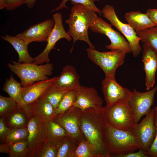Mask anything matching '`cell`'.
I'll list each match as a JSON object with an SVG mask.
<instances>
[{"mask_svg": "<svg viewBox=\"0 0 157 157\" xmlns=\"http://www.w3.org/2000/svg\"><path fill=\"white\" fill-rule=\"evenodd\" d=\"M102 110H81L80 124L85 139L94 149L97 157H110L103 140L106 124Z\"/></svg>", "mask_w": 157, "mask_h": 157, "instance_id": "1", "label": "cell"}, {"mask_svg": "<svg viewBox=\"0 0 157 157\" xmlns=\"http://www.w3.org/2000/svg\"><path fill=\"white\" fill-rule=\"evenodd\" d=\"M72 4L69 18L65 21L69 27L67 33L73 40L70 52H72L74 45L78 40L84 41L88 44L89 48L95 49L89 39L88 30L98 16L94 11L82 4Z\"/></svg>", "mask_w": 157, "mask_h": 157, "instance_id": "2", "label": "cell"}, {"mask_svg": "<svg viewBox=\"0 0 157 157\" xmlns=\"http://www.w3.org/2000/svg\"><path fill=\"white\" fill-rule=\"evenodd\" d=\"M103 140L110 157L122 155L135 152L140 149V141L132 131L116 129L106 124Z\"/></svg>", "mask_w": 157, "mask_h": 157, "instance_id": "3", "label": "cell"}, {"mask_svg": "<svg viewBox=\"0 0 157 157\" xmlns=\"http://www.w3.org/2000/svg\"><path fill=\"white\" fill-rule=\"evenodd\" d=\"M8 66L9 69L20 79L23 86L29 85L36 81L49 78L53 74V66L49 63L37 65L28 63H19L11 61Z\"/></svg>", "mask_w": 157, "mask_h": 157, "instance_id": "4", "label": "cell"}, {"mask_svg": "<svg viewBox=\"0 0 157 157\" xmlns=\"http://www.w3.org/2000/svg\"><path fill=\"white\" fill-rule=\"evenodd\" d=\"M106 124L125 131H132L137 124L133 111L128 103L104 107L102 110Z\"/></svg>", "mask_w": 157, "mask_h": 157, "instance_id": "5", "label": "cell"}, {"mask_svg": "<svg viewBox=\"0 0 157 157\" xmlns=\"http://www.w3.org/2000/svg\"><path fill=\"white\" fill-rule=\"evenodd\" d=\"M86 51L89 58L101 68L105 76H115L117 69L124 63L126 54L119 50L102 52L89 47Z\"/></svg>", "mask_w": 157, "mask_h": 157, "instance_id": "6", "label": "cell"}, {"mask_svg": "<svg viewBox=\"0 0 157 157\" xmlns=\"http://www.w3.org/2000/svg\"><path fill=\"white\" fill-rule=\"evenodd\" d=\"M101 11L103 16L125 37L130 45L133 56L137 57L142 51V49L139 44L140 38L137 34L135 30L128 24H124L119 20L113 6L106 5Z\"/></svg>", "mask_w": 157, "mask_h": 157, "instance_id": "7", "label": "cell"}, {"mask_svg": "<svg viewBox=\"0 0 157 157\" xmlns=\"http://www.w3.org/2000/svg\"><path fill=\"white\" fill-rule=\"evenodd\" d=\"M112 26L98 16L89 28L93 32L104 35L108 37L111 43L110 44L105 46L106 49L119 50L126 53H131V50L128 42L119 32L114 30Z\"/></svg>", "mask_w": 157, "mask_h": 157, "instance_id": "8", "label": "cell"}, {"mask_svg": "<svg viewBox=\"0 0 157 157\" xmlns=\"http://www.w3.org/2000/svg\"><path fill=\"white\" fill-rule=\"evenodd\" d=\"M52 19L54 21V25L47 39V44L43 51L34 58L35 60L33 63L35 64L41 65L44 63H49V53L52 49L55 48L56 42L62 38H65L68 41L72 39L64 29L61 14L56 13L52 15Z\"/></svg>", "mask_w": 157, "mask_h": 157, "instance_id": "9", "label": "cell"}, {"mask_svg": "<svg viewBox=\"0 0 157 157\" xmlns=\"http://www.w3.org/2000/svg\"><path fill=\"white\" fill-rule=\"evenodd\" d=\"M157 85L151 90L140 92L134 88L128 103L134 114L136 124L143 115L147 114L154 105Z\"/></svg>", "mask_w": 157, "mask_h": 157, "instance_id": "10", "label": "cell"}, {"mask_svg": "<svg viewBox=\"0 0 157 157\" xmlns=\"http://www.w3.org/2000/svg\"><path fill=\"white\" fill-rule=\"evenodd\" d=\"M101 86L106 105L128 103L131 92L119 85L115 76H105L102 81Z\"/></svg>", "mask_w": 157, "mask_h": 157, "instance_id": "11", "label": "cell"}, {"mask_svg": "<svg viewBox=\"0 0 157 157\" xmlns=\"http://www.w3.org/2000/svg\"><path fill=\"white\" fill-rule=\"evenodd\" d=\"M81 112V110L73 106L67 112L52 120L62 127L67 134L78 143L85 139L80 124Z\"/></svg>", "mask_w": 157, "mask_h": 157, "instance_id": "12", "label": "cell"}, {"mask_svg": "<svg viewBox=\"0 0 157 157\" xmlns=\"http://www.w3.org/2000/svg\"><path fill=\"white\" fill-rule=\"evenodd\" d=\"M155 112L154 107L140 123L136 124L132 130L140 141V149L144 152L151 147L156 135V128L154 121Z\"/></svg>", "mask_w": 157, "mask_h": 157, "instance_id": "13", "label": "cell"}, {"mask_svg": "<svg viewBox=\"0 0 157 157\" xmlns=\"http://www.w3.org/2000/svg\"><path fill=\"white\" fill-rule=\"evenodd\" d=\"M54 25L53 19H48L31 26L16 36L28 45L33 42H47Z\"/></svg>", "mask_w": 157, "mask_h": 157, "instance_id": "14", "label": "cell"}, {"mask_svg": "<svg viewBox=\"0 0 157 157\" xmlns=\"http://www.w3.org/2000/svg\"><path fill=\"white\" fill-rule=\"evenodd\" d=\"M103 101L93 87L81 85L77 89V97L74 106L82 111L102 110Z\"/></svg>", "mask_w": 157, "mask_h": 157, "instance_id": "15", "label": "cell"}, {"mask_svg": "<svg viewBox=\"0 0 157 157\" xmlns=\"http://www.w3.org/2000/svg\"><path fill=\"white\" fill-rule=\"evenodd\" d=\"M144 70L146 75L145 86L147 91L152 88L155 83V77L157 70V51L151 46L144 43L143 45Z\"/></svg>", "mask_w": 157, "mask_h": 157, "instance_id": "16", "label": "cell"}, {"mask_svg": "<svg viewBox=\"0 0 157 157\" xmlns=\"http://www.w3.org/2000/svg\"><path fill=\"white\" fill-rule=\"evenodd\" d=\"M27 127L29 155L38 144L47 138V131L46 123L34 114L29 119Z\"/></svg>", "mask_w": 157, "mask_h": 157, "instance_id": "17", "label": "cell"}, {"mask_svg": "<svg viewBox=\"0 0 157 157\" xmlns=\"http://www.w3.org/2000/svg\"><path fill=\"white\" fill-rule=\"evenodd\" d=\"M57 76L40 81L22 87V97L25 105L30 104L41 97L51 87Z\"/></svg>", "mask_w": 157, "mask_h": 157, "instance_id": "18", "label": "cell"}, {"mask_svg": "<svg viewBox=\"0 0 157 157\" xmlns=\"http://www.w3.org/2000/svg\"><path fill=\"white\" fill-rule=\"evenodd\" d=\"M79 79L76 69L68 65L63 68L60 74L57 76L51 87L68 90L77 89L80 86Z\"/></svg>", "mask_w": 157, "mask_h": 157, "instance_id": "19", "label": "cell"}, {"mask_svg": "<svg viewBox=\"0 0 157 157\" xmlns=\"http://www.w3.org/2000/svg\"><path fill=\"white\" fill-rule=\"evenodd\" d=\"M124 18L136 32L144 30L156 26L146 13L139 11H130L126 13Z\"/></svg>", "mask_w": 157, "mask_h": 157, "instance_id": "20", "label": "cell"}, {"mask_svg": "<svg viewBox=\"0 0 157 157\" xmlns=\"http://www.w3.org/2000/svg\"><path fill=\"white\" fill-rule=\"evenodd\" d=\"M10 74L9 78H7L4 83L3 90L6 92L21 107L30 113L32 111L29 105H25L22 97V87Z\"/></svg>", "mask_w": 157, "mask_h": 157, "instance_id": "21", "label": "cell"}, {"mask_svg": "<svg viewBox=\"0 0 157 157\" xmlns=\"http://www.w3.org/2000/svg\"><path fill=\"white\" fill-rule=\"evenodd\" d=\"M2 39L10 43L17 53L19 58L18 62L19 63H33L34 58L31 57L28 52V46L22 40L16 36H13L7 34L1 36Z\"/></svg>", "mask_w": 157, "mask_h": 157, "instance_id": "22", "label": "cell"}, {"mask_svg": "<svg viewBox=\"0 0 157 157\" xmlns=\"http://www.w3.org/2000/svg\"><path fill=\"white\" fill-rule=\"evenodd\" d=\"M30 105L33 114L45 123L52 120L55 109L49 102L40 97Z\"/></svg>", "mask_w": 157, "mask_h": 157, "instance_id": "23", "label": "cell"}, {"mask_svg": "<svg viewBox=\"0 0 157 157\" xmlns=\"http://www.w3.org/2000/svg\"><path fill=\"white\" fill-rule=\"evenodd\" d=\"M33 114L19 105L12 112L4 118L6 124L12 128L27 126L29 120Z\"/></svg>", "mask_w": 157, "mask_h": 157, "instance_id": "24", "label": "cell"}, {"mask_svg": "<svg viewBox=\"0 0 157 157\" xmlns=\"http://www.w3.org/2000/svg\"><path fill=\"white\" fill-rule=\"evenodd\" d=\"M57 152L56 142L47 138L38 145L28 157H56Z\"/></svg>", "mask_w": 157, "mask_h": 157, "instance_id": "25", "label": "cell"}, {"mask_svg": "<svg viewBox=\"0 0 157 157\" xmlns=\"http://www.w3.org/2000/svg\"><path fill=\"white\" fill-rule=\"evenodd\" d=\"M56 143L57 149L56 157H72L78 143L68 135L60 138Z\"/></svg>", "mask_w": 157, "mask_h": 157, "instance_id": "26", "label": "cell"}, {"mask_svg": "<svg viewBox=\"0 0 157 157\" xmlns=\"http://www.w3.org/2000/svg\"><path fill=\"white\" fill-rule=\"evenodd\" d=\"M77 92V89L69 90L67 92L55 109L52 120L67 112L74 106Z\"/></svg>", "mask_w": 157, "mask_h": 157, "instance_id": "27", "label": "cell"}, {"mask_svg": "<svg viewBox=\"0 0 157 157\" xmlns=\"http://www.w3.org/2000/svg\"><path fill=\"white\" fill-rule=\"evenodd\" d=\"M28 135L27 126L11 128L5 137V142L10 145L18 142L28 140Z\"/></svg>", "mask_w": 157, "mask_h": 157, "instance_id": "28", "label": "cell"}, {"mask_svg": "<svg viewBox=\"0 0 157 157\" xmlns=\"http://www.w3.org/2000/svg\"><path fill=\"white\" fill-rule=\"evenodd\" d=\"M46 123L47 138L49 139L56 142L60 138L68 135L62 127L53 120Z\"/></svg>", "mask_w": 157, "mask_h": 157, "instance_id": "29", "label": "cell"}, {"mask_svg": "<svg viewBox=\"0 0 157 157\" xmlns=\"http://www.w3.org/2000/svg\"><path fill=\"white\" fill-rule=\"evenodd\" d=\"M140 41L151 46L157 51V26L136 32Z\"/></svg>", "mask_w": 157, "mask_h": 157, "instance_id": "30", "label": "cell"}, {"mask_svg": "<svg viewBox=\"0 0 157 157\" xmlns=\"http://www.w3.org/2000/svg\"><path fill=\"white\" fill-rule=\"evenodd\" d=\"M28 140L18 142L10 145L9 156L10 157H28Z\"/></svg>", "mask_w": 157, "mask_h": 157, "instance_id": "31", "label": "cell"}, {"mask_svg": "<svg viewBox=\"0 0 157 157\" xmlns=\"http://www.w3.org/2000/svg\"><path fill=\"white\" fill-rule=\"evenodd\" d=\"M68 90L50 87L41 97L49 102L56 109Z\"/></svg>", "mask_w": 157, "mask_h": 157, "instance_id": "32", "label": "cell"}, {"mask_svg": "<svg viewBox=\"0 0 157 157\" xmlns=\"http://www.w3.org/2000/svg\"><path fill=\"white\" fill-rule=\"evenodd\" d=\"M72 157H97L94 149L84 139L77 144Z\"/></svg>", "mask_w": 157, "mask_h": 157, "instance_id": "33", "label": "cell"}, {"mask_svg": "<svg viewBox=\"0 0 157 157\" xmlns=\"http://www.w3.org/2000/svg\"><path fill=\"white\" fill-rule=\"evenodd\" d=\"M19 105L11 97L0 96V117H6L12 112Z\"/></svg>", "mask_w": 157, "mask_h": 157, "instance_id": "34", "label": "cell"}, {"mask_svg": "<svg viewBox=\"0 0 157 157\" xmlns=\"http://www.w3.org/2000/svg\"><path fill=\"white\" fill-rule=\"evenodd\" d=\"M69 1H70L72 4L79 3L82 4L97 13L100 15H102L101 10L97 8L94 3L95 1H99V0H62L58 7L52 10L51 12L57 11L64 8H67L65 4Z\"/></svg>", "mask_w": 157, "mask_h": 157, "instance_id": "35", "label": "cell"}, {"mask_svg": "<svg viewBox=\"0 0 157 157\" xmlns=\"http://www.w3.org/2000/svg\"><path fill=\"white\" fill-rule=\"evenodd\" d=\"M154 121L156 130V135L151 147L144 152L147 157H157V108L155 106Z\"/></svg>", "mask_w": 157, "mask_h": 157, "instance_id": "36", "label": "cell"}, {"mask_svg": "<svg viewBox=\"0 0 157 157\" xmlns=\"http://www.w3.org/2000/svg\"><path fill=\"white\" fill-rule=\"evenodd\" d=\"M28 0H7L5 8L8 10H14L27 2Z\"/></svg>", "mask_w": 157, "mask_h": 157, "instance_id": "37", "label": "cell"}, {"mask_svg": "<svg viewBox=\"0 0 157 157\" xmlns=\"http://www.w3.org/2000/svg\"><path fill=\"white\" fill-rule=\"evenodd\" d=\"M11 128L8 127L6 124L4 118L0 117V138L1 141L5 142V137Z\"/></svg>", "mask_w": 157, "mask_h": 157, "instance_id": "38", "label": "cell"}, {"mask_svg": "<svg viewBox=\"0 0 157 157\" xmlns=\"http://www.w3.org/2000/svg\"><path fill=\"white\" fill-rule=\"evenodd\" d=\"M146 13L157 26V8L149 9L146 11Z\"/></svg>", "mask_w": 157, "mask_h": 157, "instance_id": "39", "label": "cell"}, {"mask_svg": "<svg viewBox=\"0 0 157 157\" xmlns=\"http://www.w3.org/2000/svg\"><path fill=\"white\" fill-rule=\"evenodd\" d=\"M120 157H147L144 151L139 149L137 152H133L122 155Z\"/></svg>", "mask_w": 157, "mask_h": 157, "instance_id": "40", "label": "cell"}, {"mask_svg": "<svg viewBox=\"0 0 157 157\" xmlns=\"http://www.w3.org/2000/svg\"><path fill=\"white\" fill-rule=\"evenodd\" d=\"M10 144L4 142L0 145V152L9 154Z\"/></svg>", "mask_w": 157, "mask_h": 157, "instance_id": "41", "label": "cell"}, {"mask_svg": "<svg viewBox=\"0 0 157 157\" xmlns=\"http://www.w3.org/2000/svg\"><path fill=\"white\" fill-rule=\"evenodd\" d=\"M38 0H28L26 3L29 9H31L33 7L36 1Z\"/></svg>", "mask_w": 157, "mask_h": 157, "instance_id": "42", "label": "cell"}, {"mask_svg": "<svg viewBox=\"0 0 157 157\" xmlns=\"http://www.w3.org/2000/svg\"><path fill=\"white\" fill-rule=\"evenodd\" d=\"M7 0H0V9L5 8L6 3Z\"/></svg>", "mask_w": 157, "mask_h": 157, "instance_id": "43", "label": "cell"}, {"mask_svg": "<svg viewBox=\"0 0 157 157\" xmlns=\"http://www.w3.org/2000/svg\"></svg>", "mask_w": 157, "mask_h": 157, "instance_id": "44", "label": "cell"}]
</instances>
